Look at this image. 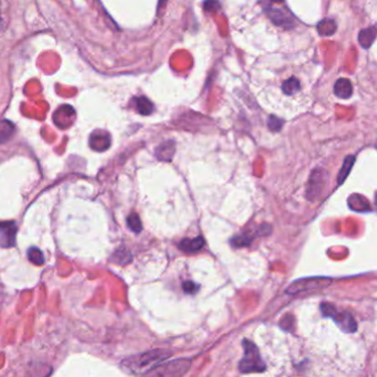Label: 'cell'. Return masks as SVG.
<instances>
[{
	"label": "cell",
	"mask_w": 377,
	"mask_h": 377,
	"mask_svg": "<svg viewBox=\"0 0 377 377\" xmlns=\"http://www.w3.org/2000/svg\"><path fill=\"white\" fill-rule=\"evenodd\" d=\"M171 355L172 352L168 350L157 349L148 351V352L132 355V356L124 358L120 363V367L129 375H144L155 365L162 363V361H166Z\"/></svg>",
	"instance_id": "cell-1"
},
{
	"label": "cell",
	"mask_w": 377,
	"mask_h": 377,
	"mask_svg": "<svg viewBox=\"0 0 377 377\" xmlns=\"http://www.w3.org/2000/svg\"><path fill=\"white\" fill-rule=\"evenodd\" d=\"M190 367L191 361L189 358H177L158 364L141 377H182L189 372Z\"/></svg>",
	"instance_id": "cell-2"
},
{
	"label": "cell",
	"mask_w": 377,
	"mask_h": 377,
	"mask_svg": "<svg viewBox=\"0 0 377 377\" xmlns=\"http://www.w3.org/2000/svg\"><path fill=\"white\" fill-rule=\"evenodd\" d=\"M244 356L241 359L240 371L242 373H259L266 370V364L262 359L256 345L248 340L243 341Z\"/></svg>",
	"instance_id": "cell-3"
},
{
	"label": "cell",
	"mask_w": 377,
	"mask_h": 377,
	"mask_svg": "<svg viewBox=\"0 0 377 377\" xmlns=\"http://www.w3.org/2000/svg\"><path fill=\"white\" fill-rule=\"evenodd\" d=\"M332 283V279L326 278V277H312V278H303L294 281L287 288V293L297 294L307 291H313L329 287V285Z\"/></svg>",
	"instance_id": "cell-4"
},
{
	"label": "cell",
	"mask_w": 377,
	"mask_h": 377,
	"mask_svg": "<svg viewBox=\"0 0 377 377\" xmlns=\"http://www.w3.org/2000/svg\"><path fill=\"white\" fill-rule=\"evenodd\" d=\"M326 180V172L322 169H314L312 171L307 185L306 196L308 200L315 201L321 196L327 184Z\"/></svg>",
	"instance_id": "cell-5"
},
{
	"label": "cell",
	"mask_w": 377,
	"mask_h": 377,
	"mask_svg": "<svg viewBox=\"0 0 377 377\" xmlns=\"http://www.w3.org/2000/svg\"><path fill=\"white\" fill-rule=\"evenodd\" d=\"M265 10L268 18H269L276 25H278V27H283L287 29L293 27V23H294L293 18L291 14H290L287 9L268 5V6H265Z\"/></svg>",
	"instance_id": "cell-6"
},
{
	"label": "cell",
	"mask_w": 377,
	"mask_h": 377,
	"mask_svg": "<svg viewBox=\"0 0 377 377\" xmlns=\"http://www.w3.org/2000/svg\"><path fill=\"white\" fill-rule=\"evenodd\" d=\"M17 224L12 221L9 222H0V246L1 247H12L16 244L17 236Z\"/></svg>",
	"instance_id": "cell-7"
},
{
	"label": "cell",
	"mask_w": 377,
	"mask_h": 377,
	"mask_svg": "<svg viewBox=\"0 0 377 377\" xmlns=\"http://www.w3.org/2000/svg\"><path fill=\"white\" fill-rule=\"evenodd\" d=\"M75 119V111L73 107L68 105H63L59 107L53 115L54 124L59 128H67L74 123Z\"/></svg>",
	"instance_id": "cell-8"
},
{
	"label": "cell",
	"mask_w": 377,
	"mask_h": 377,
	"mask_svg": "<svg viewBox=\"0 0 377 377\" xmlns=\"http://www.w3.org/2000/svg\"><path fill=\"white\" fill-rule=\"evenodd\" d=\"M111 146V136L105 132L97 131L93 133L89 137V147L95 151L103 153L106 151Z\"/></svg>",
	"instance_id": "cell-9"
},
{
	"label": "cell",
	"mask_w": 377,
	"mask_h": 377,
	"mask_svg": "<svg viewBox=\"0 0 377 377\" xmlns=\"http://www.w3.org/2000/svg\"><path fill=\"white\" fill-rule=\"evenodd\" d=\"M334 322L345 333H354L357 330V323L352 314L349 312H337L334 315Z\"/></svg>",
	"instance_id": "cell-10"
},
{
	"label": "cell",
	"mask_w": 377,
	"mask_h": 377,
	"mask_svg": "<svg viewBox=\"0 0 377 377\" xmlns=\"http://www.w3.org/2000/svg\"><path fill=\"white\" fill-rule=\"evenodd\" d=\"M175 151H176L175 141L168 140V141L162 142L161 145L158 146L157 148H155V157H157L159 160H161V161L169 162L172 160L173 155H175Z\"/></svg>",
	"instance_id": "cell-11"
},
{
	"label": "cell",
	"mask_w": 377,
	"mask_h": 377,
	"mask_svg": "<svg viewBox=\"0 0 377 377\" xmlns=\"http://www.w3.org/2000/svg\"><path fill=\"white\" fill-rule=\"evenodd\" d=\"M348 203L351 210L355 212H368L372 210L371 203L368 202L367 199L359 194H352L348 199Z\"/></svg>",
	"instance_id": "cell-12"
},
{
	"label": "cell",
	"mask_w": 377,
	"mask_h": 377,
	"mask_svg": "<svg viewBox=\"0 0 377 377\" xmlns=\"http://www.w3.org/2000/svg\"><path fill=\"white\" fill-rule=\"evenodd\" d=\"M334 94L335 96L342 99H349L353 94V86L350 80L348 79H339L334 84Z\"/></svg>",
	"instance_id": "cell-13"
},
{
	"label": "cell",
	"mask_w": 377,
	"mask_h": 377,
	"mask_svg": "<svg viewBox=\"0 0 377 377\" xmlns=\"http://www.w3.org/2000/svg\"><path fill=\"white\" fill-rule=\"evenodd\" d=\"M204 246V240L202 236L196 238H183L179 243V248L185 253H197Z\"/></svg>",
	"instance_id": "cell-14"
},
{
	"label": "cell",
	"mask_w": 377,
	"mask_h": 377,
	"mask_svg": "<svg viewBox=\"0 0 377 377\" xmlns=\"http://www.w3.org/2000/svg\"><path fill=\"white\" fill-rule=\"evenodd\" d=\"M376 37H377V29L375 27H370V28L361 30L358 33L359 45L364 47V49H368V47L372 46Z\"/></svg>",
	"instance_id": "cell-15"
},
{
	"label": "cell",
	"mask_w": 377,
	"mask_h": 377,
	"mask_svg": "<svg viewBox=\"0 0 377 377\" xmlns=\"http://www.w3.org/2000/svg\"><path fill=\"white\" fill-rule=\"evenodd\" d=\"M354 162H355L354 155H346L344 161H343V164H342V167L339 171V175H337V184L340 185L346 180V177H349L351 170H352V168L354 166Z\"/></svg>",
	"instance_id": "cell-16"
},
{
	"label": "cell",
	"mask_w": 377,
	"mask_h": 377,
	"mask_svg": "<svg viewBox=\"0 0 377 377\" xmlns=\"http://www.w3.org/2000/svg\"><path fill=\"white\" fill-rule=\"evenodd\" d=\"M317 29L320 36L330 37L336 31V23L332 19H324L318 23Z\"/></svg>",
	"instance_id": "cell-17"
},
{
	"label": "cell",
	"mask_w": 377,
	"mask_h": 377,
	"mask_svg": "<svg viewBox=\"0 0 377 377\" xmlns=\"http://www.w3.org/2000/svg\"><path fill=\"white\" fill-rule=\"evenodd\" d=\"M15 133V125L11 121L3 119L0 121V144L10 139Z\"/></svg>",
	"instance_id": "cell-18"
},
{
	"label": "cell",
	"mask_w": 377,
	"mask_h": 377,
	"mask_svg": "<svg viewBox=\"0 0 377 377\" xmlns=\"http://www.w3.org/2000/svg\"><path fill=\"white\" fill-rule=\"evenodd\" d=\"M257 235H259L258 229H257L256 233L249 232V233H247V234H243V235H240V236H236V237L232 238L231 244L234 247H245V246H248L250 243H251V241H253L254 238H255V236H257Z\"/></svg>",
	"instance_id": "cell-19"
},
{
	"label": "cell",
	"mask_w": 377,
	"mask_h": 377,
	"mask_svg": "<svg viewBox=\"0 0 377 377\" xmlns=\"http://www.w3.org/2000/svg\"><path fill=\"white\" fill-rule=\"evenodd\" d=\"M137 111L140 112L141 115H150L154 111V104L151 103L148 98L145 96L137 97L135 99Z\"/></svg>",
	"instance_id": "cell-20"
},
{
	"label": "cell",
	"mask_w": 377,
	"mask_h": 377,
	"mask_svg": "<svg viewBox=\"0 0 377 377\" xmlns=\"http://www.w3.org/2000/svg\"><path fill=\"white\" fill-rule=\"evenodd\" d=\"M300 82H299L296 77H290L287 81L284 82L283 84V90L286 95H293L300 90Z\"/></svg>",
	"instance_id": "cell-21"
},
{
	"label": "cell",
	"mask_w": 377,
	"mask_h": 377,
	"mask_svg": "<svg viewBox=\"0 0 377 377\" xmlns=\"http://www.w3.org/2000/svg\"><path fill=\"white\" fill-rule=\"evenodd\" d=\"M28 258L29 261L37 266H41L44 264V256H43L42 251L38 247H31L28 250Z\"/></svg>",
	"instance_id": "cell-22"
},
{
	"label": "cell",
	"mask_w": 377,
	"mask_h": 377,
	"mask_svg": "<svg viewBox=\"0 0 377 377\" xmlns=\"http://www.w3.org/2000/svg\"><path fill=\"white\" fill-rule=\"evenodd\" d=\"M127 223H128V227L132 229L133 233H140L142 229V224L140 218L138 216V214L133 213L127 218Z\"/></svg>",
	"instance_id": "cell-23"
},
{
	"label": "cell",
	"mask_w": 377,
	"mask_h": 377,
	"mask_svg": "<svg viewBox=\"0 0 377 377\" xmlns=\"http://www.w3.org/2000/svg\"><path fill=\"white\" fill-rule=\"evenodd\" d=\"M320 310H321L322 314L324 315V317L327 318H334V315L337 313L336 308L331 305V303H328V302H323L321 303V306H320Z\"/></svg>",
	"instance_id": "cell-24"
},
{
	"label": "cell",
	"mask_w": 377,
	"mask_h": 377,
	"mask_svg": "<svg viewBox=\"0 0 377 377\" xmlns=\"http://www.w3.org/2000/svg\"><path fill=\"white\" fill-rule=\"evenodd\" d=\"M284 125V120H281L280 118L276 116H270L268 118V128L270 129L271 132H279L281 128H283Z\"/></svg>",
	"instance_id": "cell-25"
},
{
	"label": "cell",
	"mask_w": 377,
	"mask_h": 377,
	"mask_svg": "<svg viewBox=\"0 0 377 377\" xmlns=\"http://www.w3.org/2000/svg\"><path fill=\"white\" fill-rule=\"evenodd\" d=\"M294 326V319L292 315H285L280 321V327L284 329L285 331H292Z\"/></svg>",
	"instance_id": "cell-26"
},
{
	"label": "cell",
	"mask_w": 377,
	"mask_h": 377,
	"mask_svg": "<svg viewBox=\"0 0 377 377\" xmlns=\"http://www.w3.org/2000/svg\"><path fill=\"white\" fill-rule=\"evenodd\" d=\"M199 289V286L193 283V281H185V283H183V290L184 292L189 293V294H194Z\"/></svg>",
	"instance_id": "cell-27"
},
{
	"label": "cell",
	"mask_w": 377,
	"mask_h": 377,
	"mask_svg": "<svg viewBox=\"0 0 377 377\" xmlns=\"http://www.w3.org/2000/svg\"><path fill=\"white\" fill-rule=\"evenodd\" d=\"M270 1H283V0H270Z\"/></svg>",
	"instance_id": "cell-28"
},
{
	"label": "cell",
	"mask_w": 377,
	"mask_h": 377,
	"mask_svg": "<svg viewBox=\"0 0 377 377\" xmlns=\"http://www.w3.org/2000/svg\"><path fill=\"white\" fill-rule=\"evenodd\" d=\"M375 202H376V206H377V193H376V198H375Z\"/></svg>",
	"instance_id": "cell-29"
},
{
	"label": "cell",
	"mask_w": 377,
	"mask_h": 377,
	"mask_svg": "<svg viewBox=\"0 0 377 377\" xmlns=\"http://www.w3.org/2000/svg\"><path fill=\"white\" fill-rule=\"evenodd\" d=\"M164 1V0H160V5H161V2H163Z\"/></svg>",
	"instance_id": "cell-30"
}]
</instances>
